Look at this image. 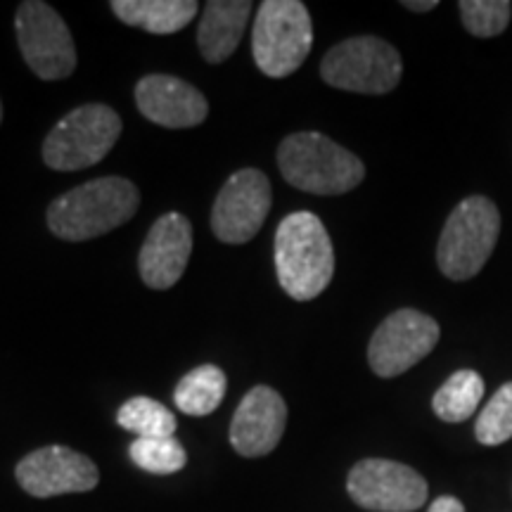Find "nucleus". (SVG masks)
Instances as JSON below:
<instances>
[{
	"label": "nucleus",
	"instance_id": "1",
	"mask_svg": "<svg viewBox=\"0 0 512 512\" xmlns=\"http://www.w3.org/2000/svg\"><path fill=\"white\" fill-rule=\"evenodd\" d=\"M275 271L285 294L311 302L335 275V249L328 228L311 211H294L275 230Z\"/></svg>",
	"mask_w": 512,
	"mask_h": 512
},
{
	"label": "nucleus",
	"instance_id": "2",
	"mask_svg": "<svg viewBox=\"0 0 512 512\" xmlns=\"http://www.w3.org/2000/svg\"><path fill=\"white\" fill-rule=\"evenodd\" d=\"M140 190L121 176L95 178L64 192L48 209V228L60 240L100 238L136 216Z\"/></svg>",
	"mask_w": 512,
	"mask_h": 512
},
{
	"label": "nucleus",
	"instance_id": "3",
	"mask_svg": "<svg viewBox=\"0 0 512 512\" xmlns=\"http://www.w3.org/2000/svg\"><path fill=\"white\" fill-rule=\"evenodd\" d=\"M278 166L292 188L311 195H344L366 178V166L354 152L318 131L287 136L278 147Z\"/></svg>",
	"mask_w": 512,
	"mask_h": 512
},
{
	"label": "nucleus",
	"instance_id": "4",
	"mask_svg": "<svg viewBox=\"0 0 512 512\" xmlns=\"http://www.w3.org/2000/svg\"><path fill=\"white\" fill-rule=\"evenodd\" d=\"M501 235V214L489 197H465L451 211L437 245L439 271L448 280H470L494 254Z\"/></svg>",
	"mask_w": 512,
	"mask_h": 512
},
{
	"label": "nucleus",
	"instance_id": "5",
	"mask_svg": "<svg viewBox=\"0 0 512 512\" xmlns=\"http://www.w3.org/2000/svg\"><path fill=\"white\" fill-rule=\"evenodd\" d=\"M313 48V22L299 0H266L256 12L252 55L271 79H285L302 67Z\"/></svg>",
	"mask_w": 512,
	"mask_h": 512
},
{
	"label": "nucleus",
	"instance_id": "6",
	"mask_svg": "<svg viewBox=\"0 0 512 512\" xmlns=\"http://www.w3.org/2000/svg\"><path fill=\"white\" fill-rule=\"evenodd\" d=\"M121 117L112 107L91 102L57 121L43 143V162L55 171H81L112 152L121 136Z\"/></svg>",
	"mask_w": 512,
	"mask_h": 512
},
{
	"label": "nucleus",
	"instance_id": "7",
	"mask_svg": "<svg viewBox=\"0 0 512 512\" xmlns=\"http://www.w3.org/2000/svg\"><path fill=\"white\" fill-rule=\"evenodd\" d=\"M403 62L392 43L377 36H354L337 43L320 62V76L332 88L384 95L399 86Z\"/></svg>",
	"mask_w": 512,
	"mask_h": 512
},
{
	"label": "nucleus",
	"instance_id": "8",
	"mask_svg": "<svg viewBox=\"0 0 512 512\" xmlns=\"http://www.w3.org/2000/svg\"><path fill=\"white\" fill-rule=\"evenodd\" d=\"M17 41L24 62L43 81L69 79L76 69V48L67 22L41 0L17 8Z\"/></svg>",
	"mask_w": 512,
	"mask_h": 512
},
{
	"label": "nucleus",
	"instance_id": "9",
	"mask_svg": "<svg viewBox=\"0 0 512 512\" xmlns=\"http://www.w3.org/2000/svg\"><path fill=\"white\" fill-rule=\"evenodd\" d=\"M351 501L373 512H413L430 496L427 479L411 465L384 458H366L347 477Z\"/></svg>",
	"mask_w": 512,
	"mask_h": 512
},
{
	"label": "nucleus",
	"instance_id": "10",
	"mask_svg": "<svg viewBox=\"0 0 512 512\" xmlns=\"http://www.w3.org/2000/svg\"><path fill=\"white\" fill-rule=\"evenodd\" d=\"M439 323L427 313L399 309L380 323L368 344V363L377 377H399L437 347Z\"/></svg>",
	"mask_w": 512,
	"mask_h": 512
},
{
	"label": "nucleus",
	"instance_id": "11",
	"mask_svg": "<svg viewBox=\"0 0 512 512\" xmlns=\"http://www.w3.org/2000/svg\"><path fill=\"white\" fill-rule=\"evenodd\" d=\"M271 204L273 190L264 171L252 166L235 171L211 209V230L226 245H245L264 226Z\"/></svg>",
	"mask_w": 512,
	"mask_h": 512
},
{
	"label": "nucleus",
	"instance_id": "12",
	"mask_svg": "<svg viewBox=\"0 0 512 512\" xmlns=\"http://www.w3.org/2000/svg\"><path fill=\"white\" fill-rule=\"evenodd\" d=\"M15 477L34 498L86 494L100 482L95 463L69 446H46L19 460Z\"/></svg>",
	"mask_w": 512,
	"mask_h": 512
},
{
	"label": "nucleus",
	"instance_id": "13",
	"mask_svg": "<svg viewBox=\"0 0 512 512\" xmlns=\"http://www.w3.org/2000/svg\"><path fill=\"white\" fill-rule=\"evenodd\" d=\"M192 254V223L183 214L169 211L159 216L140 247L138 271L152 290L174 287L188 268Z\"/></svg>",
	"mask_w": 512,
	"mask_h": 512
},
{
	"label": "nucleus",
	"instance_id": "14",
	"mask_svg": "<svg viewBox=\"0 0 512 512\" xmlns=\"http://www.w3.org/2000/svg\"><path fill=\"white\" fill-rule=\"evenodd\" d=\"M287 425L285 399L259 384L249 389L230 422V444L245 458L268 456L280 444Z\"/></svg>",
	"mask_w": 512,
	"mask_h": 512
},
{
	"label": "nucleus",
	"instance_id": "15",
	"mask_svg": "<svg viewBox=\"0 0 512 512\" xmlns=\"http://www.w3.org/2000/svg\"><path fill=\"white\" fill-rule=\"evenodd\" d=\"M136 105L145 119L164 128H192L209 114L207 98L171 74H147L136 86Z\"/></svg>",
	"mask_w": 512,
	"mask_h": 512
},
{
	"label": "nucleus",
	"instance_id": "16",
	"mask_svg": "<svg viewBox=\"0 0 512 512\" xmlns=\"http://www.w3.org/2000/svg\"><path fill=\"white\" fill-rule=\"evenodd\" d=\"M252 8L254 5L249 0H209L204 5L200 29H197V46L204 60L221 64L235 53Z\"/></svg>",
	"mask_w": 512,
	"mask_h": 512
},
{
	"label": "nucleus",
	"instance_id": "17",
	"mask_svg": "<svg viewBox=\"0 0 512 512\" xmlns=\"http://www.w3.org/2000/svg\"><path fill=\"white\" fill-rule=\"evenodd\" d=\"M110 8L128 27L164 36L188 27L200 5L195 0H112Z\"/></svg>",
	"mask_w": 512,
	"mask_h": 512
},
{
	"label": "nucleus",
	"instance_id": "18",
	"mask_svg": "<svg viewBox=\"0 0 512 512\" xmlns=\"http://www.w3.org/2000/svg\"><path fill=\"white\" fill-rule=\"evenodd\" d=\"M226 373L221 368L211 366H200L190 370L188 375L178 382L174 392V403L178 411L185 415H192V418H202V415L214 413L216 408L221 406L223 396H226Z\"/></svg>",
	"mask_w": 512,
	"mask_h": 512
},
{
	"label": "nucleus",
	"instance_id": "19",
	"mask_svg": "<svg viewBox=\"0 0 512 512\" xmlns=\"http://www.w3.org/2000/svg\"><path fill=\"white\" fill-rule=\"evenodd\" d=\"M484 380L475 370H458L441 384L432 399L434 415L444 422L470 420L484 399Z\"/></svg>",
	"mask_w": 512,
	"mask_h": 512
},
{
	"label": "nucleus",
	"instance_id": "20",
	"mask_svg": "<svg viewBox=\"0 0 512 512\" xmlns=\"http://www.w3.org/2000/svg\"><path fill=\"white\" fill-rule=\"evenodd\" d=\"M121 430L138 434V439H162L176 434V415L150 396H133L117 413Z\"/></svg>",
	"mask_w": 512,
	"mask_h": 512
},
{
	"label": "nucleus",
	"instance_id": "21",
	"mask_svg": "<svg viewBox=\"0 0 512 512\" xmlns=\"http://www.w3.org/2000/svg\"><path fill=\"white\" fill-rule=\"evenodd\" d=\"M128 456L150 475H174L188 463V453L176 437L136 439L128 446Z\"/></svg>",
	"mask_w": 512,
	"mask_h": 512
},
{
	"label": "nucleus",
	"instance_id": "22",
	"mask_svg": "<svg viewBox=\"0 0 512 512\" xmlns=\"http://www.w3.org/2000/svg\"><path fill=\"white\" fill-rule=\"evenodd\" d=\"M475 437L482 446H501L512 439V382L503 384L477 415Z\"/></svg>",
	"mask_w": 512,
	"mask_h": 512
},
{
	"label": "nucleus",
	"instance_id": "23",
	"mask_svg": "<svg viewBox=\"0 0 512 512\" xmlns=\"http://www.w3.org/2000/svg\"><path fill=\"white\" fill-rule=\"evenodd\" d=\"M458 10L463 27L477 38L501 36L512 17L508 0H460Z\"/></svg>",
	"mask_w": 512,
	"mask_h": 512
},
{
	"label": "nucleus",
	"instance_id": "24",
	"mask_svg": "<svg viewBox=\"0 0 512 512\" xmlns=\"http://www.w3.org/2000/svg\"><path fill=\"white\" fill-rule=\"evenodd\" d=\"M427 512H465V505L456 496H439Z\"/></svg>",
	"mask_w": 512,
	"mask_h": 512
},
{
	"label": "nucleus",
	"instance_id": "25",
	"mask_svg": "<svg viewBox=\"0 0 512 512\" xmlns=\"http://www.w3.org/2000/svg\"><path fill=\"white\" fill-rule=\"evenodd\" d=\"M403 8H408V10H413V12H430V10H434L437 8V0H403Z\"/></svg>",
	"mask_w": 512,
	"mask_h": 512
},
{
	"label": "nucleus",
	"instance_id": "26",
	"mask_svg": "<svg viewBox=\"0 0 512 512\" xmlns=\"http://www.w3.org/2000/svg\"><path fill=\"white\" fill-rule=\"evenodd\" d=\"M0 121H3V105H0Z\"/></svg>",
	"mask_w": 512,
	"mask_h": 512
}]
</instances>
